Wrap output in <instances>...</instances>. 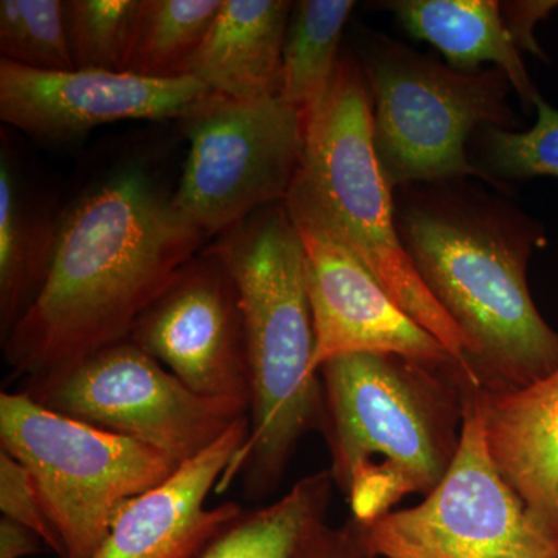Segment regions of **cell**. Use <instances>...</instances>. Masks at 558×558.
<instances>
[{
	"label": "cell",
	"mask_w": 558,
	"mask_h": 558,
	"mask_svg": "<svg viewBox=\"0 0 558 558\" xmlns=\"http://www.w3.org/2000/svg\"><path fill=\"white\" fill-rule=\"evenodd\" d=\"M130 339L197 395L250 410L240 290L211 248L175 274L140 315Z\"/></svg>",
	"instance_id": "8fae6325"
},
{
	"label": "cell",
	"mask_w": 558,
	"mask_h": 558,
	"mask_svg": "<svg viewBox=\"0 0 558 558\" xmlns=\"http://www.w3.org/2000/svg\"><path fill=\"white\" fill-rule=\"evenodd\" d=\"M183 120L191 149L172 204L205 236L286 201L303 157L304 119L281 95L216 94Z\"/></svg>",
	"instance_id": "9c48e42d"
},
{
	"label": "cell",
	"mask_w": 558,
	"mask_h": 558,
	"mask_svg": "<svg viewBox=\"0 0 558 558\" xmlns=\"http://www.w3.org/2000/svg\"><path fill=\"white\" fill-rule=\"evenodd\" d=\"M478 388L464 385L461 439L438 486L421 505L362 524L377 556L405 550L425 558H558V539L531 515L490 457Z\"/></svg>",
	"instance_id": "30bf717a"
},
{
	"label": "cell",
	"mask_w": 558,
	"mask_h": 558,
	"mask_svg": "<svg viewBox=\"0 0 558 558\" xmlns=\"http://www.w3.org/2000/svg\"><path fill=\"white\" fill-rule=\"evenodd\" d=\"M301 558H381L371 548L362 524L349 520L343 526L325 524L312 537Z\"/></svg>",
	"instance_id": "484cf974"
},
{
	"label": "cell",
	"mask_w": 558,
	"mask_h": 558,
	"mask_svg": "<svg viewBox=\"0 0 558 558\" xmlns=\"http://www.w3.org/2000/svg\"><path fill=\"white\" fill-rule=\"evenodd\" d=\"M333 486L329 469L304 476L274 505L242 512L196 558H301L326 524Z\"/></svg>",
	"instance_id": "d6986e66"
},
{
	"label": "cell",
	"mask_w": 558,
	"mask_h": 558,
	"mask_svg": "<svg viewBox=\"0 0 558 558\" xmlns=\"http://www.w3.org/2000/svg\"><path fill=\"white\" fill-rule=\"evenodd\" d=\"M47 409L138 440L175 464L199 457L248 411L204 398L131 339L28 379Z\"/></svg>",
	"instance_id": "ba28073f"
},
{
	"label": "cell",
	"mask_w": 558,
	"mask_h": 558,
	"mask_svg": "<svg viewBox=\"0 0 558 558\" xmlns=\"http://www.w3.org/2000/svg\"><path fill=\"white\" fill-rule=\"evenodd\" d=\"M330 475L352 520L374 523L400 499L428 495L457 454L464 379L391 354H351L318 371Z\"/></svg>",
	"instance_id": "277c9868"
},
{
	"label": "cell",
	"mask_w": 558,
	"mask_h": 558,
	"mask_svg": "<svg viewBox=\"0 0 558 558\" xmlns=\"http://www.w3.org/2000/svg\"><path fill=\"white\" fill-rule=\"evenodd\" d=\"M413 38L427 40L459 72L492 62L508 76L524 106L539 98L495 0H398L385 3Z\"/></svg>",
	"instance_id": "e0dca14e"
},
{
	"label": "cell",
	"mask_w": 558,
	"mask_h": 558,
	"mask_svg": "<svg viewBox=\"0 0 558 558\" xmlns=\"http://www.w3.org/2000/svg\"><path fill=\"white\" fill-rule=\"evenodd\" d=\"M216 95L193 76L154 80L101 70L40 72L0 60V119L32 137L68 142L101 124L185 119Z\"/></svg>",
	"instance_id": "4fadbf2b"
},
{
	"label": "cell",
	"mask_w": 558,
	"mask_h": 558,
	"mask_svg": "<svg viewBox=\"0 0 558 558\" xmlns=\"http://www.w3.org/2000/svg\"><path fill=\"white\" fill-rule=\"evenodd\" d=\"M381 558H425L417 554L405 553V550H388Z\"/></svg>",
	"instance_id": "f1b7e54d"
},
{
	"label": "cell",
	"mask_w": 558,
	"mask_h": 558,
	"mask_svg": "<svg viewBox=\"0 0 558 558\" xmlns=\"http://www.w3.org/2000/svg\"><path fill=\"white\" fill-rule=\"evenodd\" d=\"M304 149L286 205L314 213L436 337L469 384L470 344L422 281L396 226L392 189L374 148L373 98L362 64L341 54L325 95L303 116Z\"/></svg>",
	"instance_id": "5b68a950"
},
{
	"label": "cell",
	"mask_w": 558,
	"mask_h": 558,
	"mask_svg": "<svg viewBox=\"0 0 558 558\" xmlns=\"http://www.w3.org/2000/svg\"><path fill=\"white\" fill-rule=\"evenodd\" d=\"M286 208L299 230L306 259L315 374L329 360L351 354H391L458 369L446 347L391 299L322 219L304 208Z\"/></svg>",
	"instance_id": "7c38bea8"
},
{
	"label": "cell",
	"mask_w": 558,
	"mask_h": 558,
	"mask_svg": "<svg viewBox=\"0 0 558 558\" xmlns=\"http://www.w3.org/2000/svg\"><path fill=\"white\" fill-rule=\"evenodd\" d=\"M499 5H501L502 21L517 49L529 51L545 60V53L535 39L534 28L537 22L545 20L550 11L557 9L558 2H550V0L532 2L531 0V2H505Z\"/></svg>",
	"instance_id": "4316f807"
},
{
	"label": "cell",
	"mask_w": 558,
	"mask_h": 558,
	"mask_svg": "<svg viewBox=\"0 0 558 558\" xmlns=\"http://www.w3.org/2000/svg\"><path fill=\"white\" fill-rule=\"evenodd\" d=\"M292 10L288 0H223L189 76L231 100L278 97Z\"/></svg>",
	"instance_id": "2e32d148"
},
{
	"label": "cell",
	"mask_w": 558,
	"mask_h": 558,
	"mask_svg": "<svg viewBox=\"0 0 558 558\" xmlns=\"http://www.w3.org/2000/svg\"><path fill=\"white\" fill-rule=\"evenodd\" d=\"M0 447L31 473L64 548L89 558L119 510L179 468L159 450L40 405L0 395Z\"/></svg>",
	"instance_id": "52a82bcc"
},
{
	"label": "cell",
	"mask_w": 558,
	"mask_h": 558,
	"mask_svg": "<svg viewBox=\"0 0 558 558\" xmlns=\"http://www.w3.org/2000/svg\"><path fill=\"white\" fill-rule=\"evenodd\" d=\"M209 248L240 290L250 374L248 436L216 492L244 473L245 494H270L300 440L325 428V395L312 371L315 333L306 259L284 202L218 236Z\"/></svg>",
	"instance_id": "3957f363"
},
{
	"label": "cell",
	"mask_w": 558,
	"mask_h": 558,
	"mask_svg": "<svg viewBox=\"0 0 558 558\" xmlns=\"http://www.w3.org/2000/svg\"><path fill=\"white\" fill-rule=\"evenodd\" d=\"M61 213L32 193L17 174L7 142L0 156V330L9 336L46 284Z\"/></svg>",
	"instance_id": "ac0fdd59"
},
{
	"label": "cell",
	"mask_w": 558,
	"mask_h": 558,
	"mask_svg": "<svg viewBox=\"0 0 558 558\" xmlns=\"http://www.w3.org/2000/svg\"><path fill=\"white\" fill-rule=\"evenodd\" d=\"M373 98L374 148L392 190L490 175L470 163L476 128L510 130V83L501 69L459 72L385 38L366 43L362 62Z\"/></svg>",
	"instance_id": "8992f818"
},
{
	"label": "cell",
	"mask_w": 558,
	"mask_h": 558,
	"mask_svg": "<svg viewBox=\"0 0 558 558\" xmlns=\"http://www.w3.org/2000/svg\"><path fill=\"white\" fill-rule=\"evenodd\" d=\"M351 0H301L293 3L282 50V100L306 113L325 95L341 54L340 39Z\"/></svg>",
	"instance_id": "ffe728a7"
},
{
	"label": "cell",
	"mask_w": 558,
	"mask_h": 558,
	"mask_svg": "<svg viewBox=\"0 0 558 558\" xmlns=\"http://www.w3.org/2000/svg\"><path fill=\"white\" fill-rule=\"evenodd\" d=\"M0 510L3 519L28 529L47 548L64 558L61 539L44 509L31 473L3 450L0 451Z\"/></svg>",
	"instance_id": "d4e9b609"
},
{
	"label": "cell",
	"mask_w": 558,
	"mask_h": 558,
	"mask_svg": "<svg viewBox=\"0 0 558 558\" xmlns=\"http://www.w3.org/2000/svg\"><path fill=\"white\" fill-rule=\"evenodd\" d=\"M205 240L142 170L92 186L61 213L46 284L2 339L10 368L33 379L130 339Z\"/></svg>",
	"instance_id": "6da1fadb"
},
{
	"label": "cell",
	"mask_w": 558,
	"mask_h": 558,
	"mask_svg": "<svg viewBox=\"0 0 558 558\" xmlns=\"http://www.w3.org/2000/svg\"><path fill=\"white\" fill-rule=\"evenodd\" d=\"M476 396L499 473L558 539V366L526 387H481Z\"/></svg>",
	"instance_id": "9a60e30c"
},
{
	"label": "cell",
	"mask_w": 558,
	"mask_h": 558,
	"mask_svg": "<svg viewBox=\"0 0 558 558\" xmlns=\"http://www.w3.org/2000/svg\"><path fill=\"white\" fill-rule=\"evenodd\" d=\"M248 416L231 425L199 457L180 464L159 486L130 499L89 558H196L244 510L236 502L207 508L248 436Z\"/></svg>",
	"instance_id": "5bb4252c"
},
{
	"label": "cell",
	"mask_w": 558,
	"mask_h": 558,
	"mask_svg": "<svg viewBox=\"0 0 558 558\" xmlns=\"http://www.w3.org/2000/svg\"><path fill=\"white\" fill-rule=\"evenodd\" d=\"M396 226L417 274L469 340L481 387H526L558 366V332L526 270L543 238L515 209L454 186L400 194Z\"/></svg>",
	"instance_id": "7a4b0ae2"
},
{
	"label": "cell",
	"mask_w": 558,
	"mask_h": 558,
	"mask_svg": "<svg viewBox=\"0 0 558 558\" xmlns=\"http://www.w3.org/2000/svg\"><path fill=\"white\" fill-rule=\"evenodd\" d=\"M0 60L40 72L75 69L61 0H2Z\"/></svg>",
	"instance_id": "603a6c76"
},
{
	"label": "cell",
	"mask_w": 558,
	"mask_h": 558,
	"mask_svg": "<svg viewBox=\"0 0 558 558\" xmlns=\"http://www.w3.org/2000/svg\"><path fill=\"white\" fill-rule=\"evenodd\" d=\"M40 539L9 519L0 520V558H22L38 553Z\"/></svg>",
	"instance_id": "83f0119b"
},
{
	"label": "cell",
	"mask_w": 558,
	"mask_h": 558,
	"mask_svg": "<svg viewBox=\"0 0 558 558\" xmlns=\"http://www.w3.org/2000/svg\"><path fill=\"white\" fill-rule=\"evenodd\" d=\"M223 0H142L126 70L154 80L189 76Z\"/></svg>",
	"instance_id": "44dd1931"
},
{
	"label": "cell",
	"mask_w": 558,
	"mask_h": 558,
	"mask_svg": "<svg viewBox=\"0 0 558 558\" xmlns=\"http://www.w3.org/2000/svg\"><path fill=\"white\" fill-rule=\"evenodd\" d=\"M535 109L537 121L531 130L481 128L488 170L499 178H558V110L542 97L535 102Z\"/></svg>",
	"instance_id": "cb8c5ba5"
},
{
	"label": "cell",
	"mask_w": 558,
	"mask_h": 558,
	"mask_svg": "<svg viewBox=\"0 0 558 558\" xmlns=\"http://www.w3.org/2000/svg\"><path fill=\"white\" fill-rule=\"evenodd\" d=\"M142 0H69L65 32L73 64L80 70H126Z\"/></svg>",
	"instance_id": "7402d4cb"
}]
</instances>
